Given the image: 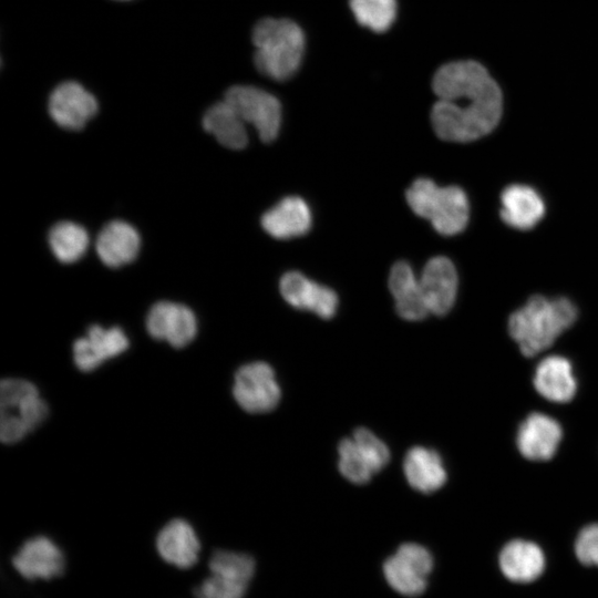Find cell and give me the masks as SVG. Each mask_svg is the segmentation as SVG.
Listing matches in <instances>:
<instances>
[{"instance_id":"5","label":"cell","mask_w":598,"mask_h":598,"mask_svg":"<svg viewBox=\"0 0 598 598\" xmlns=\"http://www.w3.org/2000/svg\"><path fill=\"white\" fill-rule=\"evenodd\" d=\"M48 406L37 386L24 379L8 378L0 383V439L17 443L40 425Z\"/></svg>"},{"instance_id":"8","label":"cell","mask_w":598,"mask_h":598,"mask_svg":"<svg viewBox=\"0 0 598 598\" xmlns=\"http://www.w3.org/2000/svg\"><path fill=\"white\" fill-rule=\"evenodd\" d=\"M243 121L251 124L265 143H270L279 134L281 104L272 94L251 85H235L227 90L224 99Z\"/></svg>"},{"instance_id":"11","label":"cell","mask_w":598,"mask_h":598,"mask_svg":"<svg viewBox=\"0 0 598 598\" xmlns=\"http://www.w3.org/2000/svg\"><path fill=\"white\" fill-rule=\"evenodd\" d=\"M158 556L177 568L196 565L203 553V543L195 526L185 518L175 517L163 524L155 534Z\"/></svg>"},{"instance_id":"1","label":"cell","mask_w":598,"mask_h":598,"mask_svg":"<svg viewBox=\"0 0 598 598\" xmlns=\"http://www.w3.org/2000/svg\"><path fill=\"white\" fill-rule=\"evenodd\" d=\"M431 111L436 135L448 142H471L491 133L503 113V94L487 69L473 60L448 62L437 69Z\"/></svg>"},{"instance_id":"3","label":"cell","mask_w":598,"mask_h":598,"mask_svg":"<svg viewBox=\"0 0 598 598\" xmlns=\"http://www.w3.org/2000/svg\"><path fill=\"white\" fill-rule=\"evenodd\" d=\"M254 61L264 75L285 81L300 66L305 51V34L289 19L265 18L252 30Z\"/></svg>"},{"instance_id":"15","label":"cell","mask_w":598,"mask_h":598,"mask_svg":"<svg viewBox=\"0 0 598 598\" xmlns=\"http://www.w3.org/2000/svg\"><path fill=\"white\" fill-rule=\"evenodd\" d=\"M419 281L430 315H446L457 293L458 280L453 262L443 256L433 257L424 266Z\"/></svg>"},{"instance_id":"6","label":"cell","mask_w":598,"mask_h":598,"mask_svg":"<svg viewBox=\"0 0 598 598\" xmlns=\"http://www.w3.org/2000/svg\"><path fill=\"white\" fill-rule=\"evenodd\" d=\"M338 453L340 473L354 484L368 483L390 461L386 444L365 427H358L351 437L343 439Z\"/></svg>"},{"instance_id":"17","label":"cell","mask_w":598,"mask_h":598,"mask_svg":"<svg viewBox=\"0 0 598 598\" xmlns=\"http://www.w3.org/2000/svg\"><path fill=\"white\" fill-rule=\"evenodd\" d=\"M561 437V426L555 419L535 412L519 424L516 445L527 460L548 461L556 454Z\"/></svg>"},{"instance_id":"14","label":"cell","mask_w":598,"mask_h":598,"mask_svg":"<svg viewBox=\"0 0 598 598\" xmlns=\"http://www.w3.org/2000/svg\"><path fill=\"white\" fill-rule=\"evenodd\" d=\"M279 291L291 307L311 311L322 319H330L337 312V293L301 272H286L279 281Z\"/></svg>"},{"instance_id":"20","label":"cell","mask_w":598,"mask_h":598,"mask_svg":"<svg viewBox=\"0 0 598 598\" xmlns=\"http://www.w3.org/2000/svg\"><path fill=\"white\" fill-rule=\"evenodd\" d=\"M141 247L137 230L126 221L112 220L96 238V252L104 265L116 268L135 259Z\"/></svg>"},{"instance_id":"10","label":"cell","mask_w":598,"mask_h":598,"mask_svg":"<svg viewBox=\"0 0 598 598\" xmlns=\"http://www.w3.org/2000/svg\"><path fill=\"white\" fill-rule=\"evenodd\" d=\"M233 395L246 412L266 413L278 405L281 391L274 369L267 362L255 361L237 370Z\"/></svg>"},{"instance_id":"29","label":"cell","mask_w":598,"mask_h":598,"mask_svg":"<svg viewBox=\"0 0 598 598\" xmlns=\"http://www.w3.org/2000/svg\"><path fill=\"white\" fill-rule=\"evenodd\" d=\"M575 553L584 565L598 566V523L587 525L579 532Z\"/></svg>"},{"instance_id":"27","label":"cell","mask_w":598,"mask_h":598,"mask_svg":"<svg viewBox=\"0 0 598 598\" xmlns=\"http://www.w3.org/2000/svg\"><path fill=\"white\" fill-rule=\"evenodd\" d=\"M357 21L374 32L388 30L396 17L395 0H349Z\"/></svg>"},{"instance_id":"21","label":"cell","mask_w":598,"mask_h":598,"mask_svg":"<svg viewBox=\"0 0 598 598\" xmlns=\"http://www.w3.org/2000/svg\"><path fill=\"white\" fill-rule=\"evenodd\" d=\"M389 288L395 310L404 320L419 321L430 316L419 278L405 261L393 265L389 276Z\"/></svg>"},{"instance_id":"22","label":"cell","mask_w":598,"mask_h":598,"mask_svg":"<svg viewBox=\"0 0 598 598\" xmlns=\"http://www.w3.org/2000/svg\"><path fill=\"white\" fill-rule=\"evenodd\" d=\"M501 217L508 226L526 230L544 216L545 205L539 194L526 185L507 186L501 195Z\"/></svg>"},{"instance_id":"9","label":"cell","mask_w":598,"mask_h":598,"mask_svg":"<svg viewBox=\"0 0 598 598\" xmlns=\"http://www.w3.org/2000/svg\"><path fill=\"white\" fill-rule=\"evenodd\" d=\"M433 557L422 545L404 543L383 564L384 578L396 592L415 597L424 592Z\"/></svg>"},{"instance_id":"24","label":"cell","mask_w":598,"mask_h":598,"mask_svg":"<svg viewBox=\"0 0 598 598\" xmlns=\"http://www.w3.org/2000/svg\"><path fill=\"white\" fill-rule=\"evenodd\" d=\"M503 574L515 582H530L538 578L545 568V556L534 543L514 539L507 543L499 554Z\"/></svg>"},{"instance_id":"26","label":"cell","mask_w":598,"mask_h":598,"mask_svg":"<svg viewBox=\"0 0 598 598\" xmlns=\"http://www.w3.org/2000/svg\"><path fill=\"white\" fill-rule=\"evenodd\" d=\"M49 244L54 256L64 264L79 260L89 246L86 230L73 221L55 224L49 234Z\"/></svg>"},{"instance_id":"7","label":"cell","mask_w":598,"mask_h":598,"mask_svg":"<svg viewBox=\"0 0 598 598\" xmlns=\"http://www.w3.org/2000/svg\"><path fill=\"white\" fill-rule=\"evenodd\" d=\"M13 570L23 579L51 580L61 576L66 566L62 547L47 534L27 537L8 559Z\"/></svg>"},{"instance_id":"28","label":"cell","mask_w":598,"mask_h":598,"mask_svg":"<svg viewBox=\"0 0 598 598\" xmlns=\"http://www.w3.org/2000/svg\"><path fill=\"white\" fill-rule=\"evenodd\" d=\"M249 585L228 576L206 573L190 588V598H246Z\"/></svg>"},{"instance_id":"12","label":"cell","mask_w":598,"mask_h":598,"mask_svg":"<svg viewBox=\"0 0 598 598\" xmlns=\"http://www.w3.org/2000/svg\"><path fill=\"white\" fill-rule=\"evenodd\" d=\"M146 329L153 338L164 340L174 348H182L194 340L197 321L188 307L159 301L147 313Z\"/></svg>"},{"instance_id":"18","label":"cell","mask_w":598,"mask_h":598,"mask_svg":"<svg viewBox=\"0 0 598 598\" xmlns=\"http://www.w3.org/2000/svg\"><path fill=\"white\" fill-rule=\"evenodd\" d=\"M311 223V210L298 196L282 198L261 217L264 230L277 239L302 236L310 229Z\"/></svg>"},{"instance_id":"16","label":"cell","mask_w":598,"mask_h":598,"mask_svg":"<svg viewBox=\"0 0 598 598\" xmlns=\"http://www.w3.org/2000/svg\"><path fill=\"white\" fill-rule=\"evenodd\" d=\"M128 339L118 327L91 326L86 334L73 343V360L81 371H92L105 360L123 353L128 348Z\"/></svg>"},{"instance_id":"23","label":"cell","mask_w":598,"mask_h":598,"mask_svg":"<svg viewBox=\"0 0 598 598\" xmlns=\"http://www.w3.org/2000/svg\"><path fill=\"white\" fill-rule=\"evenodd\" d=\"M403 472L410 486L424 494L437 491L447 478L441 455L424 446H414L406 452Z\"/></svg>"},{"instance_id":"13","label":"cell","mask_w":598,"mask_h":598,"mask_svg":"<svg viewBox=\"0 0 598 598\" xmlns=\"http://www.w3.org/2000/svg\"><path fill=\"white\" fill-rule=\"evenodd\" d=\"M96 111L95 97L73 81L58 85L49 99L50 116L65 130H81L96 114Z\"/></svg>"},{"instance_id":"19","label":"cell","mask_w":598,"mask_h":598,"mask_svg":"<svg viewBox=\"0 0 598 598\" xmlns=\"http://www.w3.org/2000/svg\"><path fill=\"white\" fill-rule=\"evenodd\" d=\"M533 383L544 399L555 403L569 402L577 390L573 365L561 355H548L539 361Z\"/></svg>"},{"instance_id":"2","label":"cell","mask_w":598,"mask_h":598,"mask_svg":"<svg viewBox=\"0 0 598 598\" xmlns=\"http://www.w3.org/2000/svg\"><path fill=\"white\" fill-rule=\"evenodd\" d=\"M577 309L567 298L532 297L508 319V332L526 357L548 349L576 320Z\"/></svg>"},{"instance_id":"4","label":"cell","mask_w":598,"mask_h":598,"mask_svg":"<svg viewBox=\"0 0 598 598\" xmlns=\"http://www.w3.org/2000/svg\"><path fill=\"white\" fill-rule=\"evenodd\" d=\"M406 200L411 209L430 220L441 235H456L467 225L468 199L457 186L440 187L429 178H417L408 188Z\"/></svg>"},{"instance_id":"25","label":"cell","mask_w":598,"mask_h":598,"mask_svg":"<svg viewBox=\"0 0 598 598\" xmlns=\"http://www.w3.org/2000/svg\"><path fill=\"white\" fill-rule=\"evenodd\" d=\"M203 126L227 148L241 150L247 145L246 123L225 100L206 111Z\"/></svg>"}]
</instances>
